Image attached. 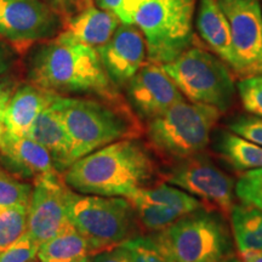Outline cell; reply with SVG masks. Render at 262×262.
<instances>
[{"instance_id":"6da1fadb","label":"cell","mask_w":262,"mask_h":262,"mask_svg":"<svg viewBox=\"0 0 262 262\" xmlns=\"http://www.w3.org/2000/svg\"><path fill=\"white\" fill-rule=\"evenodd\" d=\"M28 78L32 84L58 95L120 98L96 49L79 41L68 31L35 49L29 61Z\"/></svg>"},{"instance_id":"7a4b0ae2","label":"cell","mask_w":262,"mask_h":262,"mask_svg":"<svg viewBox=\"0 0 262 262\" xmlns=\"http://www.w3.org/2000/svg\"><path fill=\"white\" fill-rule=\"evenodd\" d=\"M62 175L75 192L126 198L155 181L158 168L141 141L125 139L81 157Z\"/></svg>"},{"instance_id":"3957f363","label":"cell","mask_w":262,"mask_h":262,"mask_svg":"<svg viewBox=\"0 0 262 262\" xmlns=\"http://www.w3.org/2000/svg\"><path fill=\"white\" fill-rule=\"evenodd\" d=\"M55 104L72 141L73 163L102 147L142 133L136 117L122 98L100 100L58 95Z\"/></svg>"},{"instance_id":"277c9868","label":"cell","mask_w":262,"mask_h":262,"mask_svg":"<svg viewBox=\"0 0 262 262\" xmlns=\"http://www.w3.org/2000/svg\"><path fill=\"white\" fill-rule=\"evenodd\" d=\"M195 0H123L119 18L142 32L147 60L165 64L193 44Z\"/></svg>"},{"instance_id":"5b68a950","label":"cell","mask_w":262,"mask_h":262,"mask_svg":"<svg viewBox=\"0 0 262 262\" xmlns=\"http://www.w3.org/2000/svg\"><path fill=\"white\" fill-rule=\"evenodd\" d=\"M150 237L170 262H225L232 237L221 212L199 209Z\"/></svg>"},{"instance_id":"8992f818","label":"cell","mask_w":262,"mask_h":262,"mask_svg":"<svg viewBox=\"0 0 262 262\" xmlns=\"http://www.w3.org/2000/svg\"><path fill=\"white\" fill-rule=\"evenodd\" d=\"M221 114L220 110L209 104L186 101L173 104L148 120L146 133L149 145L171 163L199 155L210 143Z\"/></svg>"},{"instance_id":"52a82bcc","label":"cell","mask_w":262,"mask_h":262,"mask_svg":"<svg viewBox=\"0 0 262 262\" xmlns=\"http://www.w3.org/2000/svg\"><path fill=\"white\" fill-rule=\"evenodd\" d=\"M162 66L191 102L214 106L221 112L231 107L234 80L220 57L192 45L175 60Z\"/></svg>"},{"instance_id":"ba28073f","label":"cell","mask_w":262,"mask_h":262,"mask_svg":"<svg viewBox=\"0 0 262 262\" xmlns=\"http://www.w3.org/2000/svg\"><path fill=\"white\" fill-rule=\"evenodd\" d=\"M71 221L88 239L95 255L122 245L136 237V212L126 198L75 195Z\"/></svg>"},{"instance_id":"9c48e42d","label":"cell","mask_w":262,"mask_h":262,"mask_svg":"<svg viewBox=\"0 0 262 262\" xmlns=\"http://www.w3.org/2000/svg\"><path fill=\"white\" fill-rule=\"evenodd\" d=\"M164 179L170 185L195 196L210 210L224 216L231 215L235 183L203 153L172 162L164 173Z\"/></svg>"},{"instance_id":"30bf717a","label":"cell","mask_w":262,"mask_h":262,"mask_svg":"<svg viewBox=\"0 0 262 262\" xmlns=\"http://www.w3.org/2000/svg\"><path fill=\"white\" fill-rule=\"evenodd\" d=\"M227 18L241 79L262 74V10L258 0H216Z\"/></svg>"},{"instance_id":"8fae6325","label":"cell","mask_w":262,"mask_h":262,"mask_svg":"<svg viewBox=\"0 0 262 262\" xmlns=\"http://www.w3.org/2000/svg\"><path fill=\"white\" fill-rule=\"evenodd\" d=\"M75 195L77 193L66 183L62 172L33 182L27 233L39 247L70 224L71 205Z\"/></svg>"},{"instance_id":"7c38bea8","label":"cell","mask_w":262,"mask_h":262,"mask_svg":"<svg viewBox=\"0 0 262 262\" xmlns=\"http://www.w3.org/2000/svg\"><path fill=\"white\" fill-rule=\"evenodd\" d=\"M64 21L41 0H0V38L25 48L60 34Z\"/></svg>"},{"instance_id":"4fadbf2b","label":"cell","mask_w":262,"mask_h":262,"mask_svg":"<svg viewBox=\"0 0 262 262\" xmlns=\"http://www.w3.org/2000/svg\"><path fill=\"white\" fill-rule=\"evenodd\" d=\"M136 212L139 225L146 231L159 232L191 212L206 208L189 193L170 183H158L136 189L126 196Z\"/></svg>"},{"instance_id":"5bb4252c","label":"cell","mask_w":262,"mask_h":262,"mask_svg":"<svg viewBox=\"0 0 262 262\" xmlns=\"http://www.w3.org/2000/svg\"><path fill=\"white\" fill-rule=\"evenodd\" d=\"M126 85L131 104L147 120L160 116L173 104L185 101L183 94L163 66L149 61L140 68Z\"/></svg>"},{"instance_id":"9a60e30c","label":"cell","mask_w":262,"mask_h":262,"mask_svg":"<svg viewBox=\"0 0 262 262\" xmlns=\"http://www.w3.org/2000/svg\"><path fill=\"white\" fill-rule=\"evenodd\" d=\"M104 70L116 85H126L146 63L147 44L133 24H120L112 38L96 49Z\"/></svg>"},{"instance_id":"2e32d148","label":"cell","mask_w":262,"mask_h":262,"mask_svg":"<svg viewBox=\"0 0 262 262\" xmlns=\"http://www.w3.org/2000/svg\"><path fill=\"white\" fill-rule=\"evenodd\" d=\"M0 157L9 170L21 179L33 182L60 172L55 166L50 153L31 137H17L4 134L0 142Z\"/></svg>"},{"instance_id":"e0dca14e","label":"cell","mask_w":262,"mask_h":262,"mask_svg":"<svg viewBox=\"0 0 262 262\" xmlns=\"http://www.w3.org/2000/svg\"><path fill=\"white\" fill-rule=\"evenodd\" d=\"M58 94L25 84L14 90L5 112V134L27 137L39 114L56 100Z\"/></svg>"},{"instance_id":"ac0fdd59","label":"cell","mask_w":262,"mask_h":262,"mask_svg":"<svg viewBox=\"0 0 262 262\" xmlns=\"http://www.w3.org/2000/svg\"><path fill=\"white\" fill-rule=\"evenodd\" d=\"M55 101L39 114L33 123L28 137L50 153L56 169L63 173L73 164L72 141Z\"/></svg>"},{"instance_id":"d6986e66","label":"cell","mask_w":262,"mask_h":262,"mask_svg":"<svg viewBox=\"0 0 262 262\" xmlns=\"http://www.w3.org/2000/svg\"><path fill=\"white\" fill-rule=\"evenodd\" d=\"M195 24L203 41L215 52L216 56L233 70L235 57L232 47L231 29L216 0H201Z\"/></svg>"},{"instance_id":"ffe728a7","label":"cell","mask_w":262,"mask_h":262,"mask_svg":"<svg viewBox=\"0 0 262 262\" xmlns=\"http://www.w3.org/2000/svg\"><path fill=\"white\" fill-rule=\"evenodd\" d=\"M120 24L116 14L93 5L67 19L64 27L79 41L97 49L112 38Z\"/></svg>"},{"instance_id":"44dd1931","label":"cell","mask_w":262,"mask_h":262,"mask_svg":"<svg viewBox=\"0 0 262 262\" xmlns=\"http://www.w3.org/2000/svg\"><path fill=\"white\" fill-rule=\"evenodd\" d=\"M212 149L238 171L262 169V147L227 130L211 136Z\"/></svg>"},{"instance_id":"7402d4cb","label":"cell","mask_w":262,"mask_h":262,"mask_svg":"<svg viewBox=\"0 0 262 262\" xmlns=\"http://www.w3.org/2000/svg\"><path fill=\"white\" fill-rule=\"evenodd\" d=\"M88 256H95L94 249L72 221L42 243L37 255L39 262H73Z\"/></svg>"},{"instance_id":"603a6c76","label":"cell","mask_w":262,"mask_h":262,"mask_svg":"<svg viewBox=\"0 0 262 262\" xmlns=\"http://www.w3.org/2000/svg\"><path fill=\"white\" fill-rule=\"evenodd\" d=\"M229 216L239 253L262 250V210L250 205H237Z\"/></svg>"},{"instance_id":"cb8c5ba5","label":"cell","mask_w":262,"mask_h":262,"mask_svg":"<svg viewBox=\"0 0 262 262\" xmlns=\"http://www.w3.org/2000/svg\"><path fill=\"white\" fill-rule=\"evenodd\" d=\"M27 208H0V254L27 233Z\"/></svg>"},{"instance_id":"d4e9b609","label":"cell","mask_w":262,"mask_h":262,"mask_svg":"<svg viewBox=\"0 0 262 262\" xmlns=\"http://www.w3.org/2000/svg\"><path fill=\"white\" fill-rule=\"evenodd\" d=\"M33 186L19 181L8 170L0 166V208L21 206L29 208Z\"/></svg>"},{"instance_id":"484cf974","label":"cell","mask_w":262,"mask_h":262,"mask_svg":"<svg viewBox=\"0 0 262 262\" xmlns=\"http://www.w3.org/2000/svg\"><path fill=\"white\" fill-rule=\"evenodd\" d=\"M234 192L243 204L262 210V169L242 173L235 183Z\"/></svg>"},{"instance_id":"4316f807","label":"cell","mask_w":262,"mask_h":262,"mask_svg":"<svg viewBox=\"0 0 262 262\" xmlns=\"http://www.w3.org/2000/svg\"><path fill=\"white\" fill-rule=\"evenodd\" d=\"M123 245L129 251L130 262H170L150 235L134 237Z\"/></svg>"},{"instance_id":"83f0119b","label":"cell","mask_w":262,"mask_h":262,"mask_svg":"<svg viewBox=\"0 0 262 262\" xmlns=\"http://www.w3.org/2000/svg\"><path fill=\"white\" fill-rule=\"evenodd\" d=\"M238 93L247 112L262 118V74L242 79Z\"/></svg>"},{"instance_id":"f1b7e54d","label":"cell","mask_w":262,"mask_h":262,"mask_svg":"<svg viewBox=\"0 0 262 262\" xmlns=\"http://www.w3.org/2000/svg\"><path fill=\"white\" fill-rule=\"evenodd\" d=\"M229 131L244 137L262 147V118L250 116H237L227 122Z\"/></svg>"},{"instance_id":"f546056e","label":"cell","mask_w":262,"mask_h":262,"mask_svg":"<svg viewBox=\"0 0 262 262\" xmlns=\"http://www.w3.org/2000/svg\"><path fill=\"white\" fill-rule=\"evenodd\" d=\"M39 245L26 233L8 250L0 254V262H29L37 258Z\"/></svg>"},{"instance_id":"4dcf8cb0","label":"cell","mask_w":262,"mask_h":262,"mask_svg":"<svg viewBox=\"0 0 262 262\" xmlns=\"http://www.w3.org/2000/svg\"><path fill=\"white\" fill-rule=\"evenodd\" d=\"M66 22L77 14L93 6L94 0H41Z\"/></svg>"},{"instance_id":"1f68e13d","label":"cell","mask_w":262,"mask_h":262,"mask_svg":"<svg viewBox=\"0 0 262 262\" xmlns=\"http://www.w3.org/2000/svg\"><path fill=\"white\" fill-rule=\"evenodd\" d=\"M93 262H130L129 251L124 245L108 249L93 257Z\"/></svg>"},{"instance_id":"d6a6232c","label":"cell","mask_w":262,"mask_h":262,"mask_svg":"<svg viewBox=\"0 0 262 262\" xmlns=\"http://www.w3.org/2000/svg\"><path fill=\"white\" fill-rule=\"evenodd\" d=\"M14 89L10 84L0 83V142L5 134V112Z\"/></svg>"},{"instance_id":"836d02e7","label":"cell","mask_w":262,"mask_h":262,"mask_svg":"<svg viewBox=\"0 0 262 262\" xmlns=\"http://www.w3.org/2000/svg\"><path fill=\"white\" fill-rule=\"evenodd\" d=\"M12 61H14V52L10 48L9 42L4 39H0V74L5 73L9 70Z\"/></svg>"},{"instance_id":"e575fe53","label":"cell","mask_w":262,"mask_h":262,"mask_svg":"<svg viewBox=\"0 0 262 262\" xmlns=\"http://www.w3.org/2000/svg\"><path fill=\"white\" fill-rule=\"evenodd\" d=\"M94 3L97 5V8L113 12L119 17L123 0H94Z\"/></svg>"},{"instance_id":"d590c367","label":"cell","mask_w":262,"mask_h":262,"mask_svg":"<svg viewBox=\"0 0 262 262\" xmlns=\"http://www.w3.org/2000/svg\"><path fill=\"white\" fill-rule=\"evenodd\" d=\"M242 262H262V250L247 251L241 254Z\"/></svg>"},{"instance_id":"8d00e7d4","label":"cell","mask_w":262,"mask_h":262,"mask_svg":"<svg viewBox=\"0 0 262 262\" xmlns=\"http://www.w3.org/2000/svg\"><path fill=\"white\" fill-rule=\"evenodd\" d=\"M73 262H93V256H88V257L80 258V260H77V261H73Z\"/></svg>"},{"instance_id":"74e56055","label":"cell","mask_w":262,"mask_h":262,"mask_svg":"<svg viewBox=\"0 0 262 262\" xmlns=\"http://www.w3.org/2000/svg\"><path fill=\"white\" fill-rule=\"evenodd\" d=\"M225 262H242V260H239V258L235 256H231L229 258H227Z\"/></svg>"},{"instance_id":"f35d334b","label":"cell","mask_w":262,"mask_h":262,"mask_svg":"<svg viewBox=\"0 0 262 262\" xmlns=\"http://www.w3.org/2000/svg\"><path fill=\"white\" fill-rule=\"evenodd\" d=\"M29 262H39V261H38V258H34V260H32V261H29Z\"/></svg>"}]
</instances>
